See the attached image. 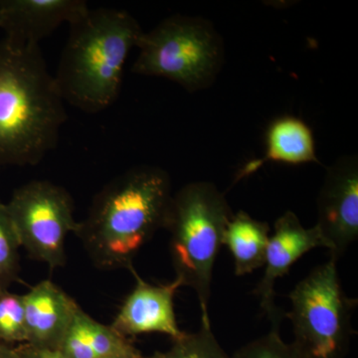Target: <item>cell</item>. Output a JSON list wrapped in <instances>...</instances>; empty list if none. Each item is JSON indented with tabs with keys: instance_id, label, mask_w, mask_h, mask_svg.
I'll return each instance as SVG.
<instances>
[{
	"instance_id": "obj_7",
	"label": "cell",
	"mask_w": 358,
	"mask_h": 358,
	"mask_svg": "<svg viewBox=\"0 0 358 358\" xmlns=\"http://www.w3.org/2000/svg\"><path fill=\"white\" fill-rule=\"evenodd\" d=\"M6 207L29 256L51 268L63 267L66 240L79 224L69 193L50 181L33 180L17 188Z\"/></svg>"
},
{
	"instance_id": "obj_18",
	"label": "cell",
	"mask_w": 358,
	"mask_h": 358,
	"mask_svg": "<svg viewBox=\"0 0 358 358\" xmlns=\"http://www.w3.org/2000/svg\"><path fill=\"white\" fill-rule=\"evenodd\" d=\"M0 341L13 345L26 343L23 296L9 289H0Z\"/></svg>"
},
{
	"instance_id": "obj_6",
	"label": "cell",
	"mask_w": 358,
	"mask_h": 358,
	"mask_svg": "<svg viewBox=\"0 0 358 358\" xmlns=\"http://www.w3.org/2000/svg\"><path fill=\"white\" fill-rule=\"evenodd\" d=\"M338 260L313 268L289 294L293 345L303 358H345L353 334L352 315L357 301L343 292Z\"/></svg>"
},
{
	"instance_id": "obj_13",
	"label": "cell",
	"mask_w": 358,
	"mask_h": 358,
	"mask_svg": "<svg viewBox=\"0 0 358 358\" xmlns=\"http://www.w3.org/2000/svg\"><path fill=\"white\" fill-rule=\"evenodd\" d=\"M65 358H145L131 339L79 307L57 350Z\"/></svg>"
},
{
	"instance_id": "obj_21",
	"label": "cell",
	"mask_w": 358,
	"mask_h": 358,
	"mask_svg": "<svg viewBox=\"0 0 358 358\" xmlns=\"http://www.w3.org/2000/svg\"><path fill=\"white\" fill-rule=\"evenodd\" d=\"M0 358H20L15 345L0 341Z\"/></svg>"
},
{
	"instance_id": "obj_14",
	"label": "cell",
	"mask_w": 358,
	"mask_h": 358,
	"mask_svg": "<svg viewBox=\"0 0 358 358\" xmlns=\"http://www.w3.org/2000/svg\"><path fill=\"white\" fill-rule=\"evenodd\" d=\"M266 152L263 159L249 162L240 171L236 180L255 173L266 162L298 164L319 162L315 154V140L312 131L300 119L282 117L268 127L266 136Z\"/></svg>"
},
{
	"instance_id": "obj_9",
	"label": "cell",
	"mask_w": 358,
	"mask_h": 358,
	"mask_svg": "<svg viewBox=\"0 0 358 358\" xmlns=\"http://www.w3.org/2000/svg\"><path fill=\"white\" fill-rule=\"evenodd\" d=\"M136 285L124 299L110 324L117 333L129 339L141 334H166L173 341L185 334L178 326L174 312V296L183 282L179 278L166 285H152L145 282L134 270Z\"/></svg>"
},
{
	"instance_id": "obj_11",
	"label": "cell",
	"mask_w": 358,
	"mask_h": 358,
	"mask_svg": "<svg viewBox=\"0 0 358 358\" xmlns=\"http://www.w3.org/2000/svg\"><path fill=\"white\" fill-rule=\"evenodd\" d=\"M84 0H0V29L14 44L35 45L89 11Z\"/></svg>"
},
{
	"instance_id": "obj_2",
	"label": "cell",
	"mask_w": 358,
	"mask_h": 358,
	"mask_svg": "<svg viewBox=\"0 0 358 358\" xmlns=\"http://www.w3.org/2000/svg\"><path fill=\"white\" fill-rule=\"evenodd\" d=\"M173 196L166 171L134 167L96 195L75 234L96 267L129 268L141 249L166 226Z\"/></svg>"
},
{
	"instance_id": "obj_8",
	"label": "cell",
	"mask_w": 358,
	"mask_h": 358,
	"mask_svg": "<svg viewBox=\"0 0 358 358\" xmlns=\"http://www.w3.org/2000/svg\"><path fill=\"white\" fill-rule=\"evenodd\" d=\"M315 224L338 261L358 238V162L343 157L327 169L317 200Z\"/></svg>"
},
{
	"instance_id": "obj_3",
	"label": "cell",
	"mask_w": 358,
	"mask_h": 358,
	"mask_svg": "<svg viewBox=\"0 0 358 358\" xmlns=\"http://www.w3.org/2000/svg\"><path fill=\"white\" fill-rule=\"evenodd\" d=\"M54 75L64 102L88 114L107 110L121 91L124 66L143 29L124 10L89 9L70 24Z\"/></svg>"
},
{
	"instance_id": "obj_16",
	"label": "cell",
	"mask_w": 358,
	"mask_h": 358,
	"mask_svg": "<svg viewBox=\"0 0 358 358\" xmlns=\"http://www.w3.org/2000/svg\"><path fill=\"white\" fill-rule=\"evenodd\" d=\"M145 358H231L224 352L211 329L210 322H201L199 331L183 334L173 341L166 352H155Z\"/></svg>"
},
{
	"instance_id": "obj_19",
	"label": "cell",
	"mask_w": 358,
	"mask_h": 358,
	"mask_svg": "<svg viewBox=\"0 0 358 358\" xmlns=\"http://www.w3.org/2000/svg\"><path fill=\"white\" fill-rule=\"evenodd\" d=\"M270 333L240 348L231 358H303L293 343L282 341L280 324H272Z\"/></svg>"
},
{
	"instance_id": "obj_17",
	"label": "cell",
	"mask_w": 358,
	"mask_h": 358,
	"mask_svg": "<svg viewBox=\"0 0 358 358\" xmlns=\"http://www.w3.org/2000/svg\"><path fill=\"white\" fill-rule=\"evenodd\" d=\"M21 248L20 237L6 204L0 202V289L18 281Z\"/></svg>"
},
{
	"instance_id": "obj_4",
	"label": "cell",
	"mask_w": 358,
	"mask_h": 358,
	"mask_svg": "<svg viewBox=\"0 0 358 358\" xmlns=\"http://www.w3.org/2000/svg\"><path fill=\"white\" fill-rule=\"evenodd\" d=\"M233 213L225 196L209 181H195L173 194L164 228L171 234L176 278L196 294L201 322H210L209 301L216 259Z\"/></svg>"
},
{
	"instance_id": "obj_12",
	"label": "cell",
	"mask_w": 358,
	"mask_h": 358,
	"mask_svg": "<svg viewBox=\"0 0 358 358\" xmlns=\"http://www.w3.org/2000/svg\"><path fill=\"white\" fill-rule=\"evenodd\" d=\"M22 296L26 345L56 352L80 306L50 280L38 282Z\"/></svg>"
},
{
	"instance_id": "obj_20",
	"label": "cell",
	"mask_w": 358,
	"mask_h": 358,
	"mask_svg": "<svg viewBox=\"0 0 358 358\" xmlns=\"http://www.w3.org/2000/svg\"><path fill=\"white\" fill-rule=\"evenodd\" d=\"M16 348L20 358H65L57 352L33 348L26 343L16 346Z\"/></svg>"
},
{
	"instance_id": "obj_15",
	"label": "cell",
	"mask_w": 358,
	"mask_h": 358,
	"mask_svg": "<svg viewBox=\"0 0 358 358\" xmlns=\"http://www.w3.org/2000/svg\"><path fill=\"white\" fill-rule=\"evenodd\" d=\"M268 239V223L251 217L245 211L233 214L224 233L223 245L232 255L238 277L251 274L257 268L264 267Z\"/></svg>"
},
{
	"instance_id": "obj_5",
	"label": "cell",
	"mask_w": 358,
	"mask_h": 358,
	"mask_svg": "<svg viewBox=\"0 0 358 358\" xmlns=\"http://www.w3.org/2000/svg\"><path fill=\"white\" fill-rule=\"evenodd\" d=\"M131 72L171 80L189 92L211 86L224 63L222 38L203 18L173 15L143 32Z\"/></svg>"
},
{
	"instance_id": "obj_1",
	"label": "cell",
	"mask_w": 358,
	"mask_h": 358,
	"mask_svg": "<svg viewBox=\"0 0 358 358\" xmlns=\"http://www.w3.org/2000/svg\"><path fill=\"white\" fill-rule=\"evenodd\" d=\"M65 102L39 46L0 41V166H36L57 145Z\"/></svg>"
},
{
	"instance_id": "obj_10",
	"label": "cell",
	"mask_w": 358,
	"mask_h": 358,
	"mask_svg": "<svg viewBox=\"0 0 358 358\" xmlns=\"http://www.w3.org/2000/svg\"><path fill=\"white\" fill-rule=\"evenodd\" d=\"M274 228L266 252L265 272L254 294L272 324H280L282 315L275 303V282L288 274L305 254L315 248L327 249V245L317 226L303 227L293 211L278 218Z\"/></svg>"
}]
</instances>
